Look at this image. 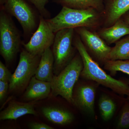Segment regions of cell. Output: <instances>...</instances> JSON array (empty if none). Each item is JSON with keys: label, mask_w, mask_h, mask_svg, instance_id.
Listing matches in <instances>:
<instances>
[{"label": "cell", "mask_w": 129, "mask_h": 129, "mask_svg": "<svg viewBox=\"0 0 129 129\" xmlns=\"http://www.w3.org/2000/svg\"><path fill=\"white\" fill-rule=\"evenodd\" d=\"M41 56H34L26 50L20 53L18 65L9 83V90L18 92L27 87L35 74Z\"/></svg>", "instance_id": "5"}, {"label": "cell", "mask_w": 129, "mask_h": 129, "mask_svg": "<svg viewBox=\"0 0 129 129\" xmlns=\"http://www.w3.org/2000/svg\"><path fill=\"white\" fill-rule=\"evenodd\" d=\"M74 30L73 28L64 29L56 33L52 50L55 75L60 73L74 57L72 45Z\"/></svg>", "instance_id": "6"}, {"label": "cell", "mask_w": 129, "mask_h": 129, "mask_svg": "<svg viewBox=\"0 0 129 129\" xmlns=\"http://www.w3.org/2000/svg\"><path fill=\"white\" fill-rule=\"evenodd\" d=\"M104 68L112 75L121 72L129 75V60H107L104 63Z\"/></svg>", "instance_id": "20"}, {"label": "cell", "mask_w": 129, "mask_h": 129, "mask_svg": "<svg viewBox=\"0 0 129 129\" xmlns=\"http://www.w3.org/2000/svg\"><path fill=\"white\" fill-rule=\"evenodd\" d=\"M54 33L46 20L41 17L37 30L29 41L24 44L25 50L33 55L41 56L45 51L53 45L55 36Z\"/></svg>", "instance_id": "7"}, {"label": "cell", "mask_w": 129, "mask_h": 129, "mask_svg": "<svg viewBox=\"0 0 129 129\" xmlns=\"http://www.w3.org/2000/svg\"><path fill=\"white\" fill-rule=\"evenodd\" d=\"M95 93V88L92 85L85 84L79 86L73 95V104L83 112L94 115Z\"/></svg>", "instance_id": "10"}, {"label": "cell", "mask_w": 129, "mask_h": 129, "mask_svg": "<svg viewBox=\"0 0 129 129\" xmlns=\"http://www.w3.org/2000/svg\"><path fill=\"white\" fill-rule=\"evenodd\" d=\"M83 61L80 55L73 58L70 62L57 75H54L51 84V93L54 96L60 95L74 104L73 88L83 70Z\"/></svg>", "instance_id": "3"}, {"label": "cell", "mask_w": 129, "mask_h": 129, "mask_svg": "<svg viewBox=\"0 0 129 129\" xmlns=\"http://www.w3.org/2000/svg\"><path fill=\"white\" fill-rule=\"evenodd\" d=\"M105 0H54L62 7L77 9L93 8L101 14L105 11Z\"/></svg>", "instance_id": "17"}, {"label": "cell", "mask_w": 129, "mask_h": 129, "mask_svg": "<svg viewBox=\"0 0 129 129\" xmlns=\"http://www.w3.org/2000/svg\"><path fill=\"white\" fill-rule=\"evenodd\" d=\"M98 34L107 44H112L129 35V24L120 19L110 27L102 29Z\"/></svg>", "instance_id": "14"}, {"label": "cell", "mask_w": 129, "mask_h": 129, "mask_svg": "<svg viewBox=\"0 0 129 129\" xmlns=\"http://www.w3.org/2000/svg\"><path fill=\"white\" fill-rule=\"evenodd\" d=\"M12 74L2 61H0V80L9 83Z\"/></svg>", "instance_id": "23"}, {"label": "cell", "mask_w": 129, "mask_h": 129, "mask_svg": "<svg viewBox=\"0 0 129 129\" xmlns=\"http://www.w3.org/2000/svg\"><path fill=\"white\" fill-rule=\"evenodd\" d=\"M117 127L119 129L129 128V101L127 99L124 102L120 111Z\"/></svg>", "instance_id": "21"}, {"label": "cell", "mask_w": 129, "mask_h": 129, "mask_svg": "<svg viewBox=\"0 0 129 129\" xmlns=\"http://www.w3.org/2000/svg\"><path fill=\"white\" fill-rule=\"evenodd\" d=\"M51 91V82L38 79L32 77L26 87L23 96L28 101H35L46 98Z\"/></svg>", "instance_id": "13"}, {"label": "cell", "mask_w": 129, "mask_h": 129, "mask_svg": "<svg viewBox=\"0 0 129 129\" xmlns=\"http://www.w3.org/2000/svg\"><path fill=\"white\" fill-rule=\"evenodd\" d=\"M41 111L48 120L57 124H69L73 120L74 116L72 113L57 107H44L42 108Z\"/></svg>", "instance_id": "16"}, {"label": "cell", "mask_w": 129, "mask_h": 129, "mask_svg": "<svg viewBox=\"0 0 129 129\" xmlns=\"http://www.w3.org/2000/svg\"><path fill=\"white\" fill-rule=\"evenodd\" d=\"M38 9L42 16H46L47 15V11L45 8L46 5L48 0H29Z\"/></svg>", "instance_id": "22"}, {"label": "cell", "mask_w": 129, "mask_h": 129, "mask_svg": "<svg viewBox=\"0 0 129 129\" xmlns=\"http://www.w3.org/2000/svg\"><path fill=\"white\" fill-rule=\"evenodd\" d=\"M34 105L33 102H11L7 107L0 113V120H16L28 114L36 115Z\"/></svg>", "instance_id": "12"}, {"label": "cell", "mask_w": 129, "mask_h": 129, "mask_svg": "<svg viewBox=\"0 0 129 129\" xmlns=\"http://www.w3.org/2000/svg\"><path fill=\"white\" fill-rule=\"evenodd\" d=\"M54 33L64 29L95 28L103 23V15L93 8L77 9L63 7L57 15L46 20Z\"/></svg>", "instance_id": "1"}, {"label": "cell", "mask_w": 129, "mask_h": 129, "mask_svg": "<svg viewBox=\"0 0 129 129\" xmlns=\"http://www.w3.org/2000/svg\"><path fill=\"white\" fill-rule=\"evenodd\" d=\"M29 127L31 129H53V127L44 123L32 122L29 124Z\"/></svg>", "instance_id": "25"}, {"label": "cell", "mask_w": 129, "mask_h": 129, "mask_svg": "<svg viewBox=\"0 0 129 129\" xmlns=\"http://www.w3.org/2000/svg\"><path fill=\"white\" fill-rule=\"evenodd\" d=\"M124 18V21L129 24V13L126 14Z\"/></svg>", "instance_id": "26"}, {"label": "cell", "mask_w": 129, "mask_h": 129, "mask_svg": "<svg viewBox=\"0 0 129 129\" xmlns=\"http://www.w3.org/2000/svg\"><path fill=\"white\" fill-rule=\"evenodd\" d=\"M5 10L18 21L24 33L28 34L36 26L35 17L32 9L24 0H5Z\"/></svg>", "instance_id": "8"}, {"label": "cell", "mask_w": 129, "mask_h": 129, "mask_svg": "<svg viewBox=\"0 0 129 129\" xmlns=\"http://www.w3.org/2000/svg\"><path fill=\"white\" fill-rule=\"evenodd\" d=\"M99 108L102 118L107 121L111 119L114 114L115 110V104L111 98L103 95L99 102Z\"/></svg>", "instance_id": "19"}, {"label": "cell", "mask_w": 129, "mask_h": 129, "mask_svg": "<svg viewBox=\"0 0 129 129\" xmlns=\"http://www.w3.org/2000/svg\"><path fill=\"white\" fill-rule=\"evenodd\" d=\"M74 45L83 61V68L81 76L110 88L119 94L129 96V84L113 78L102 69L90 55L79 36L75 37Z\"/></svg>", "instance_id": "2"}, {"label": "cell", "mask_w": 129, "mask_h": 129, "mask_svg": "<svg viewBox=\"0 0 129 129\" xmlns=\"http://www.w3.org/2000/svg\"><path fill=\"white\" fill-rule=\"evenodd\" d=\"M54 64L52 50L47 48L42 55L35 76L40 80L51 82L54 75Z\"/></svg>", "instance_id": "15"}, {"label": "cell", "mask_w": 129, "mask_h": 129, "mask_svg": "<svg viewBox=\"0 0 129 129\" xmlns=\"http://www.w3.org/2000/svg\"><path fill=\"white\" fill-rule=\"evenodd\" d=\"M129 11V0H105L103 23L110 27Z\"/></svg>", "instance_id": "11"}, {"label": "cell", "mask_w": 129, "mask_h": 129, "mask_svg": "<svg viewBox=\"0 0 129 129\" xmlns=\"http://www.w3.org/2000/svg\"><path fill=\"white\" fill-rule=\"evenodd\" d=\"M127 100H128V101H129V96H128V98H127Z\"/></svg>", "instance_id": "27"}, {"label": "cell", "mask_w": 129, "mask_h": 129, "mask_svg": "<svg viewBox=\"0 0 129 129\" xmlns=\"http://www.w3.org/2000/svg\"><path fill=\"white\" fill-rule=\"evenodd\" d=\"M21 38L13 21L2 11L0 14V53L7 62H11L19 51Z\"/></svg>", "instance_id": "4"}, {"label": "cell", "mask_w": 129, "mask_h": 129, "mask_svg": "<svg viewBox=\"0 0 129 129\" xmlns=\"http://www.w3.org/2000/svg\"><path fill=\"white\" fill-rule=\"evenodd\" d=\"M129 60V36L117 42L108 56V60Z\"/></svg>", "instance_id": "18"}, {"label": "cell", "mask_w": 129, "mask_h": 129, "mask_svg": "<svg viewBox=\"0 0 129 129\" xmlns=\"http://www.w3.org/2000/svg\"><path fill=\"white\" fill-rule=\"evenodd\" d=\"M9 89V83L0 80V102L2 103L5 100Z\"/></svg>", "instance_id": "24"}, {"label": "cell", "mask_w": 129, "mask_h": 129, "mask_svg": "<svg viewBox=\"0 0 129 129\" xmlns=\"http://www.w3.org/2000/svg\"><path fill=\"white\" fill-rule=\"evenodd\" d=\"M75 29L87 50L100 61L104 63L108 60L112 47L109 46L98 34L84 27Z\"/></svg>", "instance_id": "9"}]
</instances>
